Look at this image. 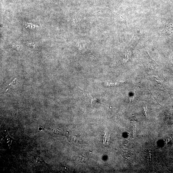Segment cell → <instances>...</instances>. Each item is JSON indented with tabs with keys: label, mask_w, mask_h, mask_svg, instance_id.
Instances as JSON below:
<instances>
[{
	"label": "cell",
	"mask_w": 173,
	"mask_h": 173,
	"mask_svg": "<svg viewBox=\"0 0 173 173\" xmlns=\"http://www.w3.org/2000/svg\"><path fill=\"white\" fill-rule=\"evenodd\" d=\"M37 43H35L34 42H28V45L29 46L34 47L37 46Z\"/></svg>",
	"instance_id": "3"
},
{
	"label": "cell",
	"mask_w": 173,
	"mask_h": 173,
	"mask_svg": "<svg viewBox=\"0 0 173 173\" xmlns=\"http://www.w3.org/2000/svg\"><path fill=\"white\" fill-rule=\"evenodd\" d=\"M83 93L84 95L85 96L86 100L90 102L91 104L96 103L101 104L100 102H99L96 99L93 98L90 94L86 93L85 92H83Z\"/></svg>",
	"instance_id": "1"
},
{
	"label": "cell",
	"mask_w": 173,
	"mask_h": 173,
	"mask_svg": "<svg viewBox=\"0 0 173 173\" xmlns=\"http://www.w3.org/2000/svg\"><path fill=\"white\" fill-rule=\"evenodd\" d=\"M24 25L28 27H29L30 28H33V27H35V25L34 24H31L30 23H28L26 22L25 23H24Z\"/></svg>",
	"instance_id": "4"
},
{
	"label": "cell",
	"mask_w": 173,
	"mask_h": 173,
	"mask_svg": "<svg viewBox=\"0 0 173 173\" xmlns=\"http://www.w3.org/2000/svg\"><path fill=\"white\" fill-rule=\"evenodd\" d=\"M122 83V82H117L114 83H106V85L107 86H113L116 85H120V84H121V83Z\"/></svg>",
	"instance_id": "2"
}]
</instances>
